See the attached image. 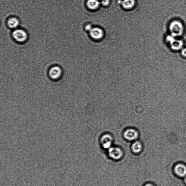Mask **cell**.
I'll return each mask as SVG.
<instances>
[{"mask_svg":"<svg viewBox=\"0 0 186 186\" xmlns=\"http://www.w3.org/2000/svg\"><path fill=\"white\" fill-rule=\"evenodd\" d=\"M108 155L114 160H118L122 158L123 152L120 148L116 147H112L108 149Z\"/></svg>","mask_w":186,"mask_h":186,"instance_id":"6da1fadb","label":"cell"},{"mask_svg":"<svg viewBox=\"0 0 186 186\" xmlns=\"http://www.w3.org/2000/svg\"><path fill=\"white\" fill-rule=\"evenodd\" d=\"M123 136L129 141H135L138 139L139 134L137 131L134 128H128L124 131Z\"/></svg>","mask_w":186,"mask_h":186,"instance_id":"7a4b0ae2","label":"cell"},{"mask_svg":"<svg viewBox=\"0 0 186 186\" xmlns=\"http://www.w3.org/2000/svg\"><path fill=\"white\" fill-rule=\"evenodd\" d=\"M170 30L172 36H179L183 33V26L179 22L174 21L172 23L170 26Z\"/></svg>","mask_w":186,"mask_h":186,"instance_id":"3957f363","label":"cell"},{"mask_svg":"<svg viewBox=\"0 0 186 186\" xmlns=\"http://www.w3.org/2000/svg\"><path fill=\"white\" fill-rule=\"evenodd\" d=\"M173 171L174 174L178 177H186V165L183 163H179L174 165Z\"/></svg>","mask_w":186,"mask_h":186,"instance_id":"277c9868","label":"cell"},{"mask_svg":"<svg viewBox=\"0 0 186 186\" xmlns=\"http://www.w3.org/2000/svg\"><path fill=\"white\" fill-rule=\"evenodd\" d=\"M14 39L19 42H25L27 39L28 35L25 31L22 29H16L13 32Z\"/></svg>","mask_w":186,"mask_h":186,"instance_id":"5b68a950","label":"cell"},{"mask_svg":"<svg viewBox=\"0 0 186 186\" xmlns=\"http://www.w3.org/2000/svg\"><path fill=\"white\" fill-rule=\"evenodd\" d=\"M113 140V136L109 134H106L102 136L100 143L104 149H109L112 147Z\"/></svg>","mask_w":186,"mask_h":186,"instance_id":"8992f818","label":"cell"},{"mask_svg":"<svg viewBox=\"0 0 186 186\" xmlns=\"http://www.w3.org/2000/svg\"><path fill=\"white\" fill-rule=\"evenodd\" d=\"M62 71L60 67L55 66L51 68L49 72V76L51 79L57 80L61 77Z\"/></svg>","mask_w":186,"mask_h":186,"instance_id":"52a82bcc","label":"cell"},{"mask_svg":"<svg viewBox=\"0 0 186 186\" xmlns=\"http://www.w3.org/2000/svg\"><path fill=\"white\" fill-rule=\"evenodd\" d=\"M90 33L91 37L95 40L101 39L104 35L103 31L101 28L98 27L92 28Z\"/></svg>","mask_w":186,"mask_h":186,"instance_id":"ba28073f","label":"cell"},{"mask_svg":"<svg viewBox=\"0 0 186 186\" xmlns=\"http://www.w3.org/2000/svg\"><path fill=\"white\" fill-rule=\"evenodd\" d=\"M173 36H169L167 40L171 44L172 48L175 50H180L183 46V43L180 41H176Z\"/></svg>","mask_w":186,"mask_h":186,"instance_id":"9c48e42d","label":"cell"},{"mask_svg":"<svg viewBox=\"0 0 186 186\" xmlns=\"http://www.w3.org/2000/svg\"><path fill=\"white\" fill-rule=\"evenodd\" d=\"M143 149V144L139 141H135L132 144L131 150L134 153L139 154L141 152Z\"/></svg>","mask_w":186,"mask_h":186,"instance_id":"30bf717a","label":"cell"},{"mask_svg":"<svg viewBox=\"0 0 186 186\" xmlns=\"http://www.w3.org/2000/svg\"><path fill=\"white\" fill-rule=\"evenodd\" d=\"M7 24L9 28L14 29L19 26L20 24V21L17 18L12 17L9 19L7 22Z\"/></svg>","mask_w":186,"mask_h":186,"instance_id":"8fae6325","label":"cell"},{"mask_svg":"<svg viewBox=\"0 0 186 186\" xmlns=\"http://www.w3.org/2000/svg\"><path fill=\"white\" fill-rule=\"evenodd\" d=\"M87 5L89 9L95 10L99 7L100 2L98 0H88L87 2Z\"/></svg>","mask_w":186,"mask_h":186,"instance_id":"7c38bea8","label":"cell"},{"mask_svg":"<svg viewBox=\"0 0 186 186\" xmlns=\"http://www.w3.org/2000/svg\"><path fill=\"white\" fill-rule=\"evenodd\" d=\"M134 0H124L122 3V6L125 9H131L135 5Z\"/></svg>","mask_w":186,"mask_h":186,"instance_id":"4fadbf2b","label":"cell"},{"mask_svg":"<svg viewBox=\"0 0 186 186\" xmlns=\"http://www.w3.org/2000/svg\"><path fill=\"white\" fill-rule=\"evenodd\" d=\"M101 3L104 6H107L110 3V0H102Z\"/></svg>","mask_w":186,"mask_h":186,"instance_id":"5bb4252c","label":"cell"},{"mask_svg":"<svg viewBox=\"0 0 186 186\" xmlns=\"http://www.w3.org/2000/svg\"><path fill=\"white\" fill-rule=\"evenodd\" d=\"M92 27L90 24H88L85 27V29L87 31H90L92 29Z\"/></svg>","mask_w":186,"mask_h":186,"instance_id":"9a60e30c","label":"cell"},{"mask_svg":"<svg viewBox=\"0 0 186 186\" xmlns=\"http://www.w3.org/2000/svg\"><path fill=\"white\" fill-rule=\"evenodd\" d=\"M182 55L186 57V49H184L182 51Z\"/></svg>","mask_w":186,"mask_h":186,"instance_id":"2e32d148","label":"cell"},{"mask_svg":"<svg viewBox=\"0 0 186 186\" xmlns=\"http://www.w3.org/2000/svg\"><path fill=\"white\" fill-rule=\"evenodd\" d=\"M144 186H156L154 184L151 183H147Z\"/></svg>","mask_w":186,"mask_h":186,"instance_id":"e0dca14e","label":"cell"},{"mask_svg":"<svg viewBox=\"0 0 186 186\" xmlns=\"http://www.w3.org/2000/svg\"><path fill=\"white\" fill-rule=\"evenodd\" d=\"M183 181H184V183H185V184L186 185V177H184V180Z\"/></svg>","mask_w":186,"mask_h":186,"instance_id":"ac0fdd59","label":"cell"}]
</instances>
